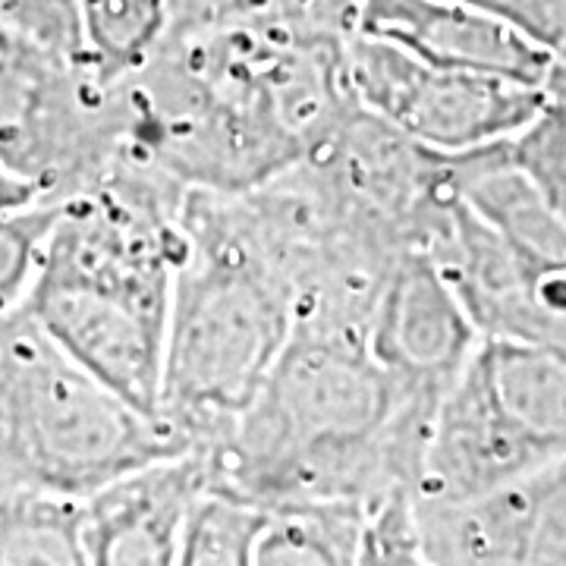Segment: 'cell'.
Masks as SVG:
<instances>
[{"mask_svg":"<svg viewBox=\"0 0 566 566\" xmlns=\"http://www.w3.org/2000/svg\"><path fill=\"white\" fill-rule=\"evenodd\" d=\"M35 199H44V196L32 182L22 180L20 174H13L7 164L0 161V208H17V205H29Z\"/></svg>","mask_w":566,"mask_h":566,"instance_id":"ac0fdd59","label":"cell"},{"mask_svg":"<svg viewBox=\"0 0 566 566\" xmlns=\"http://www.w3.org/2000/svg\"><path fill=\"white\" fill-rule=\"evenodd\" d=\"M192 444L126 400L29 312L0 318V494L88 497Z\"/></svg>","mask_w":566,"mask_h":566,"instance_id":"5b68a950","label":"cell"},{"mask_svg":"<svg viewBox=\"0 0 566 566\" xmlns=\"http://www.w3.org/2000/svg\"><path fill=\"white\" fill-rule=\"evenodd\" d=\"M123 139L117 85L0 17V161L66 199L117 161Z\"/></svg>","mask_w":566,"mask_h":566,"instance_id":"52a82bcc","label":"cell"},{"mask_svg":"<svg viewBox=\"0 0 566 566\" xmlns=\"http://www.w3.org/2000/svg\"><path fill=\"white\" fill-rule=\"evenodd\" d=\"M344 70L363 111L450 158L510 145L547 98V85L438 66L363 32H346Z\"/></svg>","mask_w":566,"mask_h":566,"instance_id":"ba28073f","label":"cell"},{"mask_svg":"<svg viewBox=\"0 0 566 566\" xmlns=\"http://www.w3.org/2000/svg\"><path fill=\"white\" fill-rule=\"evenodd\" d=\"M0 566H88L85 497L54 491H3Z\"/></svg>","mask_w":566,"mask_h":566,"instance_id":"7c38bea8","label":"cell"},{"mask_svg":"<svg viewBox=\"0 0 566 566\" xmlns=\"http://www.w3.org/2000/svg\"><path fill=\"white\" fill-rule=\"evenodd\" d=\"M164 346L161 419L192 447L221 441L300 322V290L255 189L189 186Z\"/></svg>","mask_w":566,"mask_h":566,"instance_id":"277c9868","label":"cell"},{"mask_svg":"<svg viewBox=\"0 0 566 566\" xmlns=\"http://www.w3.org/2000/svg\"><path fill=\"white\" fill-rule=\"evenodd\" d=\"M566 460V363L482 334L444 390L419 472L422 501H463Z\"/></svg>","mask_w":566,"mask_h":566,"instance_id":"8992f818","label":"cell"},{"mask_svg":"<svg viewBox=\"0 0 566 566\" xmlns=\"http://www.w3.org/2000/svg\"><path fill=\"white\" fill-rule=\"evenodd\" d=\"M205 447L139 465L85 497L88 566L180 564L182 532L211 485Z\"/></svg>","mask_w":566,"mask_h":566,"instance_id":"8fae6325","label":"cell"},{"mask_svg":"<svg viewBox=\"0 0 566 566\" xmlns=\"http://www.w3.org/2000/svg\"><path fill=\"white\" fill-rule=\"evenodd\" d=\"M479 3L491 13L516 22L528 35L545 41L547 48H564L566 44V0H469Z\"/></svg>","mask_w":566,"mask_h":566,"instance_id":"e0dca14e","label":"cell"},{"mask_svg":"<svg viewBox=\"0 0 566 566\" xmlns=\"http://www.w3.org/2000/svg\"><path fill=\"white\" fill-rule=\"evenodd\" d=\"M349 32L390 41L438 66L547 85L554 48L469 0H356Z\"/></svg>","mask_w":566,"mask_h":566,"instance_id":"30bf717a","label":"cell"},{"mask_svg":"<svg viewBox=\"0 0 566 566\" xmlns=\"http://www.w3.org/2000/svg\"><path fill=\"white\" fill-rule=\"evenodd\" d=\"M438 403L400 381L363 322L300 318L255 400L218 444L214 482L264 506L419 491Z\"/></svg>","mask_w":566,"mask_h":566,"instance_id":"7a4b0ae2","label":"cell"},{"mask_svg":"<svg viewBox=\"0 0 566 566\" xmlns=\"http://www.w3.org/2000/svg\"><path fill=\"white\" fill-rule=\"evenodd\" d=\"M57 214L61 199L0 208V318L29 303Z\"/></svg>","mask_w":566,"mask_h":566,"instance_id":"9a60e30c","label":"cell"},{"mask_svg":"<svg viewBox=\"0 0 566 566\" xmlns=\"http://www.w3.org/2000/svg\"><path fill=\"white\" fill-rule=\"evenodd\" d=\"M346 32L277 0L174 17L117 85L123 151L182 186L243 192L308 161L349 117Z\"/></svg>","mask_w":566,"mask_h":566,"instance_id":"6da1fadb","label":"cell"},{"mask_svg":"<svg viewBox=\"0 0 566 566\" xmlns=\"http://www.w3.org/2000/svg\"><path fill=\"white\" fill-rule=\"evenodd\" d=\"M180 180L120 151L61 199L25 308L126 400L161 416V371L182 237Z\"/></svg>","mask_w":566,"mask_h":566,"instance_id":"3957f363","label":"cell"},{"mask_svg":"<svg viewBox=\"0 0 566 566\" xmlns=\"http://www.w3.org/2000/svg\"><path fill=\"white\" fill-rule=\"evenodd\" d=\"M82 51L104 85H120L158 51L174 22L170 0H76Z\"/></svg>","mask_w":566,"mask_h":566,"instance_id":"4fadbf2b","label":"cell"},{"mask_svg":"<svg viewBox=\"0 0 566 566\" xmlns=\"http://www.w3.org/2000/svg\"><path fill=\"white\" fill-rule=\"evenodd\" d=\"M0 17L85 63L76 0H0Z\"/></svg>","mask_w":566,"mask_h":566,"instance_id":"2e32d148","label":"cell"},{"mask_svg":"<svg viewBox=\"0 0 566 566\" xmlns=\"http://www.w3.org/2000/svg\"><path fill=\"white\" fill-rule=\"evenodd\" d=\"M424 564L566 560V460L463 501H422Z\"/></svg>","mask_w":566,"mask_h":566,"instance_id":"9c48e42d","label":"cell"},{"mask_svg":"<svg viewBox=\"0 0 566 566\" xmlns=\"http://www.w3.org/2000/svg\"><path fill=\"white\" fill-rule=\"evenodd\" d=\"M268 506L214 482L199 494L182 532L180 564L245 566L255 564Z\"/></svg>","mask_w":566,"mask_h":566,"instance_id":"5bb4252c","label":"cell"}]
</instances>
